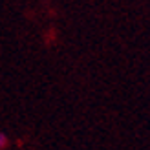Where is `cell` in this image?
<instances>
[{
	"label": "cell",
	"instance_id": "6da1fadb",
	"mask_svg": "<svg viewBox=\"0 0 150 150\" xmlns=\"http://www.w3.org/2000/svg\"><path fill=\"white\" fill-rule=\"evenodd\" d=\"M4 145H6V137L0 136V146H4Z\"/></svg>",
	"mask_w": 150,
	"mask_h": 150
}]
</instances>
